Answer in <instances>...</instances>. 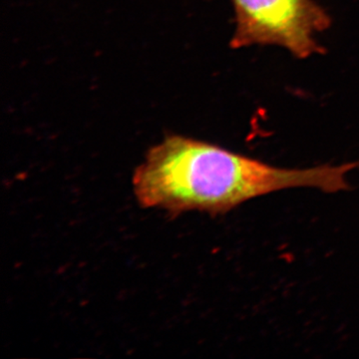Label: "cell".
<instances>
[{
	"instance_id": "6da1fadb",
	"label": "cell",
	"mask_w": 359,
	"mask_h": 359,
	"mask_svg": "<svg viewBox=\"0 0 359 359\" xmlns=\"http://www.w3.org/2000/svg\"><path fill=\"white\" fill-rule=\"evenodd\" d=\"M358 168L359 162L285 169L208 142L172 135L148 151L145 161L135 170L132 184L137 202L145 209L216 216L287 189L313 188L325 193L348 190L347 174Z\"/></svg>"
},
{
	"instance_id": "7a4b0ae2",
	"label": "cell",
	"mask_w": 359,
	"mask_h": 359,
	"mask_svg": "<svg viewBox=\"0 0 359 359\" xmlns=\"http://www.w3.org/2000/svg\"><path fill=\"white\" fill-rule=\"evenodd\" d=\"M233 48L273 45L306 59L320 53L318 35L330 27L327 11L314 0H231Z\"/></svg>"
}]
</instances>
